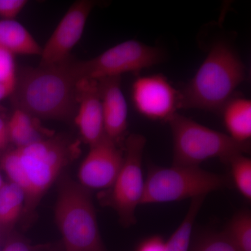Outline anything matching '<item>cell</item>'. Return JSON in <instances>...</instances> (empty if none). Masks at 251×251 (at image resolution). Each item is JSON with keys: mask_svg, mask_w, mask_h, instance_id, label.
Wrapping results in <instances>:
<instances>
[{"mask_svg": "<svg viewBox=\"0 0 251 251\" xmlns=\"http://www.w3.org/2000/svg\"><path fill=\"white\" fill-rule=\"evenodd\" d=\"M90 148L79 168L78 182L90 191L109 189L121 170L124 151L107 135Z\"/></svg>", "mask_w": 251, "mask_h": 251, "instance_id": "obj_10", "label": "cell"}, {"mask_svg": "<svg viewBox=\"0 0 251 251\" xmlns=\"http://www.w3.org/2000/svg\"><path fill=\"white\" fill-rule=\"evenodd\" d=\"M205 196L191 199V204L184 219L171 238L166 242V251H189L193 225L202 207Z\"/></svg>", "mask_w": 251, "mask_h": 251, "instance_id": "obj_18", "label": "cell"}, {"mask_svg": "<svg viewBox=\"0 0 251 251\" xmlns=\"http://www.w3.org/2000/svg\"><path fill=\"white\" fill-rule=\"evenodd\" d=\"M16 86L0 83V100L12 95Z\"/></svg>", "mask_w": 251, "mask_h": 251, "instance_id": "obj_26", "label": "cell"}, {"mask_svg": "<svg viewBox=\"0 0 251 251\" xmlns=\"http://www.w3.org/2000/svg\"><path fill=\"white\" fill-rule=\"evenodd\" d=\"M9 143L7 122L0 117V151L4 150Z\"/></svg>", "mask_w": 251, "mask_h": 251, "instance_id": "obj_25", "label": "cell"}, {"mask_svg": "<svg viewBox=\"0 0 251 251\" xmlns=\"http://www.w3.org/2000/svg\"><path fill=\"white\" fill-rule=\"evenodd\" d=\"M79 142L52 135L22 148H14L1 157L0 166L10 182L25 195L23 216L29 217L41 199L80 153Z\"/></svg>", "mask_w": 251, "mask_h": 251, "instance_id": "obj_1", "label": "cell"}, {"mask_svg": "<svg viewBox=\"0 0 251 251\" xmlns=\"http://www.w3.org/2000/svg\"><path fill=\"white\" fill-rule=\"evenodd\" d=\"M164 60V52L159 48L128 40L110 48L94 58L82 61L73 59V68L79 80H99L105 77H121L125 73L140 72Z\"/></svg>", "mask_w": 251, "mask_h": 251, "instance_id": "obj_7", "label": "cell"}, {"mask_svg": "<svg viewBox=\"0 0 251 251\" xmlns=\"http://www.w3.org/2000/svg\"><path fill=\"white\" fill-rule=\"evenodd\" d=\"M4 184L5 182H4V181H3L2 177H1V175H0V190L1 189V188L3 187V186H4Z\"/></svg>", "mask_w": 251, "mask_h": 251, "instance_id": "obj_28", "label": "cell"}, {"mask_svg": "<svg viewBox=\"0 0 251 251\" xmlns=\"http://www.w3.org/2000/svg\"><path fill=\"white\" fill-rule=\"evenodd\" d=\"M78 78L73 59L63 64L23 69L12 95L15 109L39 120H74L77 110Z\"/></svg>", "mask_w": 251, "mask_h": 251, "instance_id": "obj_2", "label": "cell"}, {"mask_svg": "<svg viewBox=\"0 0 251 251\" xmlns=\"http://www.w3.org/2000/svg\"><path fill=\"white\" fill-rule=\"evenodd\" d=\"M222 111L229 136L239 143H249L251 137V100L244 98L231 99Z\"/></svg>", "mask_w": 251, "mask_h": 251, "instance_id": "obj_16", "label": "cell"}, {"mask_svg": "<svg viewBox=\"0 0 251 251\" xmlns=\"http://www.w3.org/2000/svg\"><path fill=\"white\" fill-rule=\"evenodd\" d=\"M232 179L242 196L251 199V161L244 154L238 155L229 162Z\"/></svg>", "mask_w": 251, "mask_h": 251, "instance_id": "obj_20", "label": "cell"}, {"mask_svg": "<svg viewBox=\"0 0 251 251\" xmlns=\"http://www.w3.org/2000/svg\"><path fill=\"white\" fill-rule=\"evenodd\" d=\"M239 251H251V215L249 211L238 213L225 231Z\"/></svg>", "mask_w": 251, "mask_h": 251, "instance_id": "obj_19", "label": "cell"}, {"mask_svg": "<svg viewBox=\"0 0 251 251\" xmlns=\"http://www.w3.org/2000/svg\"><path fill=\"white\" fill-rule=\"evenodd\" d=\"M246 79L247 69L237 50L228 41L218 39L195 76L179 91V109L222 111Z\"/></svg>", "mask_w": 251, "mask_h": 251, "instance_id": "obj_3", "label": "cell"}, {"mask_svg": "<svg viewBox=\"0 0 251 251\" xmlns=\"http://www.w3.org/2000/svg\"><path fill=\"white\" fill-rule=\"evenodd\" d=\"M7 126L9 142L15 148L27 146L54 135L43 126L39 118L19 109H15Z\"/></svg>", "mask_w": 251, "mask_h": 251, "instance_id": "obj_14", "label": "cell"}, {"mask_svg": "<svg viewBox=\"0 0 251 251\" xmlns=\"http://www.w3.org/2000/svg\"><path fill=\"white\" fill-rule=\"evenodd\" d=\"M132 97L137 110L151 120L168 122L179 109V91L161 74L137 79Z\"/></svg>", "mask_w": 251, "mask_h": 251, "instance_id": "obj_11", "label": "cell"}, {"mask_svg": "<svg viewBox=\"0 0 251 251\" xmlns=\"http://www.w3.org/2000/svg\"><path fill=\"white\" fill-rule=\"evenodd\" d=\"M3 251H31L24 243L16 242L9 244Z\"/></svg>", "mask_w": 251, "mask_h": 251, "instance_id": "obj_27", "label": "cell"}, {"mask_svg": "<svg viewBox=\"0 0 251 251\" xmlns=\"http://www.w3.org/2000/svg\"><path fill=\"white\" fill-rule=\"evenodd\" d=\"M190 251H239L226 232H209L201 234Z\"/></svg>", "mask_w": 251, "mask_h": 251, "instance_id": "obj_21", "label": "cell"}, {"mask_svg": "<svg viewBox=\"0 0 251 251\" xmlns=\"http://www.w3.org/2000/svg\"><path fill=\"white\" fill-rule=\"evenodd\" d=\"M136 251H166V242L159 236H153L144 240Z\"/></svg>", "mask_w": 251, "mask_h": 251, "instance_id": "obj_24", "label": "cell"}, {"mask_svg": "<svg viewBox=\"0 0 251 251\" xmlns=\"http://www.w3.org/2000/svg\"><path fill=\"white\" fill-rule=\"evenodd\" d=\"M95 5L92 0H78L69 8L41 48L40 65H57L71 59V52L80 40Z\"/></svg>", "mask_w": 251, "mask_h": 251, "instance_id": "obj_9", "label": "cell"}, {"mask_svg": "<svg viewBox=\"0 0 251 251\" xmlns=\"http://www.w3.org/2000/svg\"><path fill=\"white\" fill-rule=\"evenodd\" d=\"M25 195L17 185L5 183L0 190V227H12L23 216Z\"/></svg>", "mask_w": 251, "mask_h": 251, "instance_id": "obj_17", "label": "cell"}, {"mask_svg": "<svg viewBox=\"0 0 251 251\" xmlns=\"http://www.w3.org/2000/svg\"><path fill=\"white\" fill-rule=\"evenodd\" d=\"M168 122L173 137V165L200 166L212 158L229 164L234 157L250 150L249 143H239L229 135L200 125L177 112Z\"/></svg>", "mask_w": 251, "mask_h": 251, "instance_id": "obj_5", "label": "cell"}, {"mask_svg": "<svg viewBox=\"0 0 251 251\" xmlns=\"http://www.w3.org/2000/svg\"><path fill=\"white\" fill-rule=\"evenodd\" d=\"M54 218L66 251H107L90 191L80 183L61 181Z\"/></svg>", "mask_w": 251, "mask_h": 251, "instance_id": "obj_4", "label": "cell"}, {"mask_svg": "<svg viewBox=\"0 0 251 251\" xmlns=\"http://www.w3.org/2000/svg\"><path fill=\"white\" fill-rule=\"evenodd\" d=\"M27 0H0V17L14 20L27 4Z\"/></svg>", "mask_w": 251, "mask_h": 251, "instance_id": "obj_23", "label": "cell"}, {"mask_svg": "<svg viewBox=\"0 0 251 251\" xmlns=\"http://www.w3.org/2000/svg\"><path fill=\"white\" fill-rule=\"evenodd\" d=\"M76 102L74 122L82 141L92 146L105 135L98 81L79 80L76 87Z\"/></svg>", "mask_w": 251, "mask_h": 251, "instance_id": "obj_12", "label": "cell"}, {"mask_svg": "<svg viewBox=\"0 0 251 251\" xmlns=\"http://www.w3.org/2000/svg\"><path fill=\"white\" fill-rule=\"evenodd\" d=\"M141 204L174 202L206 196L226 187V176L204 171L200 166L173 165L171 168L152 167L145 180Z\"/></svg>", "mask_w": 251, "mask_h": 251, "instance_id": "obj_6", "label": "cell"}, {"mask_svg": "<svg viewBox=\"0 0 251 251\" xmlns=\"http://www.w3.org/2000/svg\"><path fill=\"white\" fill-rule=\"evenodd\" d=\"M0 48L14 55H40L41 52L31 33L15 20H0Z\"/></svg>", "mask_w": 251, "mask_h": 251, "instance_id": "obj_15", "label": "cell"}, {"mask_svg": "<svg viewBox=\"0 0 251 251\" xmlns=\"http://www.w3.org/2000/svg\"><path fill=\"white\" fill-rule=\"evenodd\" d=\"M145 145L146 139L142 135L134 133L126 138L121 170L104 197L105 204L116 211L125 226L136 222L135 210L143 199L145 182L142 166Z\"/></svg>", "mask_w": 251, "mask_h": 251, "instance_id": "obj_8", "label": "cell"}, {"mask_svg": "<svg viewBox=\"0 0 251 251\" xmlns=\"http://www.w3.org/2000/svg\"><path fill=\"white\" fill-rule=\"evenodd\" d=\"M17 74L14 54L0 48V83L16 86Z\"/></svg>", "mask_w": 251, "mask_h": 251, "instance_id": "obj_22", "label": "cell"}, {"mask_svg": "<svg viewBox=\"0 0 251 251\" xmlns=\"http://www.w3.org/2000/svg\"><path fill=\"white\" fill-rule=\"evenodd\" d=\"M98 81L105 135L120 145L128 126V107L122 90L121 77Z\"/></svg>", "mask_w": 251, "mask_h": 251, "instance_id": "obj_13", "label": "cell"}]
</instances>
